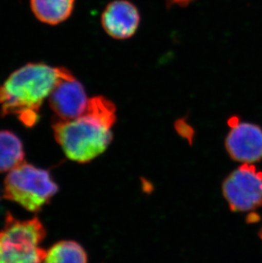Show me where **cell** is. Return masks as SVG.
<instances>
[{"mask_svg":"<svg viewBox=\"0 0 262 263\" xmlns=\"http://www.w3.org/2000/svg\"><path fill=\"white\" fill-rule=\"evenodd\" d=\"M72 75L64 67L45 63H28L20 67L0 85V112L15 115L27 126H33L43 102L63 79Z\"/></svg>","mask_w":262,"mask_h":263,"instance_id":"cell-1","label":"cell"},{"mask_svg":"<svg viewBox=\"0 0 262 263\" xmlns=\"http://www.w3.org/2000/svg\"><path fill=\"white\" fill-rule=\"evenodd\" d=\"M54 137L68 159L88 163L103 154L113 140L111 126L91 112L53 124Z\"/></svg>","mask_w":262,"mask_h":263,"instance_id":"cell-2","label":"cell"},{"mask_svg":"<svg viewBox=\"0 0 262 263\" xmlns=\"http://www.w3.org/2000/svg\"><path fill=\"white\" fill-rule=\"evenodd\" d=\"M45 237L39 219L20 221L8 213L0 232V263H44L47 251L40 243Z\"/></svg>","mask_w":262,"mask_h":263,"instance_id":"cell-3","label":"cell"},{"mask_svg":"<svg viewBox=\"0 0 262 263\" xmlns=\"http://www.w3.org/2000/svg\"><path fill=\"white\" fill-rule=\"evenodd\" d=\"M58 186L47 171L23 162L10 171L5 181L4 198L36 212L57 194Z\"/></svg>","mask_w":262,"mask_h":263,"instance_id":"cell-4","label":"cell"},{"mask_svg":"<svg viewBox=\"0 0 262 263\" xmlns=\"http://www.w3.org/2000/svg\"><path fill=\"white\" fill-rule=\"evenodd\" d=\"M222 194L232 211L257 210L262 206V171L242 164L224 180Z\"/></svg>","mask_w":262,"mask_h":263,"instance_id":"cell-5","label":"cell"},{"mask_svg":"<svg viewBox=\"0 0 262 263\" xmlns=\"http://www.w3.org/2000/svg\"><path fill=\"white\" fill-rule=\"evenodd\" d=\"M229 156L242 164H253L262 159V129L259 125L239 122L231 127L226 139Z\"/></svg>","mask_w":262,"mask_h":263,"instance_id":"cell-6","label":"cell"},{"mask_svg":"<svg viewBox=\"0 0 262 263\" xmlns=\"http://www.w3.org/2000/svg\"><path fill=\"white\" fill-rule=\"evenodd\" d=\"M50 107L60 120L81 117L86 111L89 99L84 86L72 75L61 81L49 97Z\"/></svg>","mask_w":262,"mask_h":263,"instance_id":"cell-7","label":"cell"},{"mask_svg":"<svg viewBox=\"0 0 262 263\" xmlns=\"http://www.w3.org/2000/svg\"><path fill=\"white\" fill-rule=\"evenodd\" d=\"M141 21L136 5L127 0H115L106 6L102 15L105 32L115 40H127L138 29Z\"/></svg>","mask_w":262,"mask_h":263,"instance_id":"cell-8","label":"cell"},{"mask_svg":"<svg viewBox=\"0 0 262 263\" xmlns=\"http://www.w3.org/2000/svg\"><path fill=\"white\" fill-rule=\"evenodd\" d=\"M74 4L75 0H30L32 13L48 25H57L68 19Z\"/></svg>","mask_w":262,"mask_h":263,"instance_id":"cell-9","label":"cell"},{"mask_svg":"<svg viewBox=\"0 0 262 263\" xmlns=\"http://www.w3.org/2000/svg\"><path fill=\"white\" fill-rule=\"evenodd\" d=\"M24 160V151L21 140L14 133L0 132V172H10Z\"/></svg>","mask_w":262,"mask_h":263,"instance_id":"cell-10","label":"cell"},{"mask_svg":"<svg viewBox=\"0 0 262 263\" xmlns=\"http://www.w3.org/2000/svg\"><path fill=\"white\" fill-rule=\"evenodd\" d=\"M44 263H87V254L74 241H62L49 250Z\"/></svg>","mask_w":262,"mask_h":263,"instance_id":"cell-11","label":"cell"},{"mask_svg":"<svg viewBox=\"0 0 262 263\" xmlns=\"http://www.w3.org/2000/svg\"><path fill=\"white\" fill-rule=\"evenodd\" d=\"M176 129L178 132L179 134L181 135V137H183L185 139L192 141L193 140V127L189 125L188 122L185 121V119H179L176 121L175 124Z\"/></svg>","mask_w":262,"mask_h":263,"instance_id":"cell-12","label":"cell"},{"mask_svg":"<svg viewBox=\"0 0 262 263\" xmlns=\"http://www.w3.org/2000/svg\"><path fill=\"white\" fill-rule=\"evenodd\" d=\"M194 0H167L168 5H178V6H188Z\"/></svg>","mask_w":262,"mask_h":263,"instance_id":"cell-13","label":"cell"},{"mask_svg":"<svg viewBox=\"0 0 262 263\" xmlns=\"http://www.w3.org/2000/svg\"><path fill=\"white\" fill-rule=\"evenodd\" d=\"M259 237H260V239L262 240V228L260 229V232H259Z\"/></svg>","mask_w":262,"mask_h":263,"instance_id":"cell-14","label":"cell"}]
</instances>
